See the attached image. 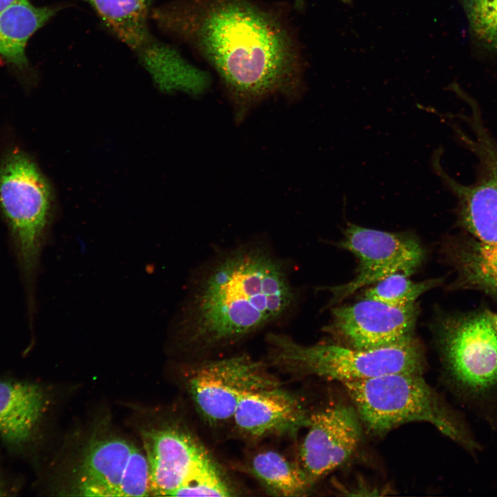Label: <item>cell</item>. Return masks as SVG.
I'll return each mask as SVG.
<instances>
[{"instance_id":"obj_1","label":"cell","mask_w":497,"mask_h":497,"mask_svg":"<svg viewBox=\"0 0 497 497\" xmlns=\"http://www.w3.org/2000/svg\"><path fill=\"white\" fill-rule=\"evenodd\" d=\"M151 19L187 43L218 74L237 119L273 95L297 97L303 61L290 28L251 0H174Z\"/></svg>"},{"instance_id":"obj_2","label":"cell","mask_w":497,"mask_h":497,"mask_svg":"<svg viewBox=\"0 0 497 497\" xmlns=\"http://www.w3.org/2000/svg\"><path fill=\"white\" fill-rule=\"evenodd\" d=\"M197 276L179 331L199 352L236 344L286 318L297 304L287 266L260 242L215 255Z\"/></svg>"},{"instance_id":"obj_3","label":"cell","mask_w":497,"mask_h":497,"mask_svg":"<svg viewBox=\"0 0 497 497\" xmlns=\"http://www.w3.org/2000/svg\"><path fill=\"white\" fill-rule=\"evenodd\" d=\"M342 383L360 421L372 432L383 433L407 422H425L473 457L482 450L467 421L421 373H394Z\"/></svg>"},{"instance_id":"obj_4","label":"cell","mask_w":497,"mask_h":497,"mask_svg":"<svg viewBox=\"0 0 497 497\" xmlns=\"http://www.w3.org/2000/svg\"><path fill=\"white\" fill-rule=\"evenodd\" d=\"M270 364L291 376H318L342 382L394 373H421L424 358L412 337L373 349L337 344L303 345L280 333L266 336Z\"/></svg>"},{"instance_id":"obj_5","label":"cell","mask_w":497,"mask_h":497,"mask_svg":"<svg viewBox=\"0 0 497 497\" xmlns=\"http://www.w3.org/2000/svg\"><path fill=\"white\" fill-rule=\"evenodd\" d=\"M437 333L445 372L456 394L497 431V335L489 310L447 317Z\"/></svg>"},{"instance_id":"obj_6","label":"cell","mask_w":497,"mask_h":497,"mask_svg":"<svg viewBox=\"0 0 497 497\" xmlns=\"http://www.w3.org/2000/svg\"><path fill=\"white\" fill-rule=\"evenodd\" d=\"M150 472V495L231 496L227 476L202 445L176 427L143 430Z\"/></svg>"},{"instance_id":"obj_7","label":"cell","mask_w":497,"mask_h":497,"mask_svg":"<svg viewBox=\"0 0 497 497\" xmlns=\"http://www.w3.org/2000/svg\"><path fill=\"white\" fill-rule=\"evenodd\" d=\"M85 1L112 33L133 50L162 91L192 94L199 88L203 70L153 35L150 0Z\"/></svg>"},{"instance_id":"obj_8","label":"cell","mask_w":497,"mask_h":497,"mask_svg":"<svg viewBox=\"0 0 497 497\" xmlns=\"http://www.w3.org/2000/svg\"><path fill=\"white\" fill-rule=\"evenodd\" d=\"M0 204L27 269L36 261L48 223L51 193L45 177L21 150H13L0 165Z\"/></svg>"},{"instance_id":"obj_9","label":"cell","mask_w":497,"mask_h":497,"mask_svg":"<svg viewBox=\"0 0 497 497\" xmlns=\"http://www.w3.org/2000/svg\"><path fill=\"white\" fill-rule=\"evenodd\" d=\"M192 370L189 392L202 417L214 427L231 422L244 393L280 386L266 363L246 354L204 360Z\"/></svg>"},{"instance_id":"obj_10","label":"cell","mask_w":497,"mask_h":497,"mask_svg":"<svg viewBox=\"0 0 497 497\" xmlns=\"http://www.w3.org/2000/svg\"><path fill=\"white\" fill-rule=\"evenodd\" d=\"M338 246L358 261L355 277L349 282L325 288L331 294L329 306L335 305L360 289L395 274L410 275L422 264L425 251L407 233H391L349 224Z\"/></svg>"},{"instance_id":"obj_11","label":"cell","mask_w":497,"mask_h":497,"mask_svg":"<svg viewBox=\"0 0 497 497\" xmlns=\"http://www.w3.org/2000/svg\"><path fill=\"white\" fill-rule=\"evenodd\" d=\"M478 128L470 143L482 166L474 183L462 185L447 175L440 166L439 150L433 154L431 165L458 199V218L463 228L480 242L497 245V144Z\"/></svg>"},{"instance_id":"obj_12","label":"cell","mask_w":497,"mask_h":497,"mask_svg":"<svg viewBox=\"0 0 497 497\" xmlns=\"http://www.w3.org/2000/svg\"><path fill=\"white\" fill-rule=\"evenodd\" d=\"M418 312L416 303L394 306L364 298L353 304L332 309L324 331L345 346L378 348L413 337Z\"/></svg>"},{"instance_id":"obj_13","label":"cell","mask_w":497,"mask_h":497,"mask_svg":"<svg viewBox=\"0 0 497 497\" xmlns=\"http://www.w3.org/2000/svg\"><path fill=\"white\" fill-rule=\"evenodd\" d=\"M307 428L297 462L313 485L354 454L361 438L360 420L355 409L333 403L311 413Z\"/></svg>"},{"instance_id":"obj_14","label":"cell","mask_w":497,"mask_h":497,"mask_svg":"<svg viewBox=\"0 0 497 497\" xmlns=\"http://www.w3.org/2000/svg\"><path fill=\"white\" fill-rule=\"evenodd\" d=\"M310 414L298 398L280 386L244 393L231 422L242 438L257 440L293 434L307 427Z\"/></svg>"},{"instance_id":"obj_15","label":"cell","mask_w":497,"mask_h":497,"mask_svg":"<svg viewBox=\"0 0 497 497\" xmlns=\"http://www.w3.org/2000/svg\"><path fill=\"white\" fill-rule=\"evenodd\" d=\"M137 448L131 442L116 437L92 441L78 467L74 491L84 496H124Z\"/></svg>"},{"instance_id":"obj_16","label":"cell","mask_w":497,"mask_h":497,"mask_svg":"<svg viewBox=\"0 0 497 497\" xmlns=\"http://www.w3.org/2000/svg\"><path fill=\"white\" fill-rule=\"evenodd\" d=\"M48 401L38 385L0 381V437L8 447L22 449L34 438Z\"/></svg>"},{"instance_id":"obj_17","label":"cell","mask_w":497,"mask_h":497,"mask_svg":"<svg viewBox=\"0 0 497 497\" xmlns=\"http://www.w3.org/2000/svg\"><path fill=\"white\" fill-rule=\"evenodd\" d=\"M443 253L456 273L451 287L480 291L497 299V245L472 237H453Z\"/></svg>"},{"instance_id":"obj_18","label":"cell","mask_w":497,"mask_h":497,"mask_svg":"<svg viewBox=\"0 0 497 497\" xmlns=\"http://www.w3.org/2000/svg\"><path fill=\"white\" fill-rule=\"evenodd\" d=\"M59 10L37 7L28 0H17L0 11V56L18 68L26 67V47L31 36Z\"/></svg>"},{"instance_id":"obj_19","label":"cell","mask_w":497,"mask_h":497,"mask_svg":"<svg viewBox=\"0 0 497 497\" xmlns=\"http://www.w3.org/2000/svg\"><path fill=\"white\" fill-rule=\"evenodd\" d=\"M249 469L266 490L275 496H302L313 485L297 462L273 450L255 454L251 459Z\"/></svg>"},{"instance_id":"obj_20","label":"cell","mask_w":497,"mask_h":497,"mask_svg":"<svg viewBox=\"0 0 497 497\" xmlns=\"http://www.w3.org/2000/svg\"><path fill=\"white\" fill-rule=\"evenodd\" d=\"M440 283L441 279L413 282L409 275L395 273L373 284L364 298L394 306H406L415 304L420 295Z\"/></svg>"},{"instance_id":"obj_21","label":"cell","mask_w":497,"mask_h":497,"mask_svg":"<svg viewBox=\"0 0 497 497\" xmlns=\"http://www.w3.org/2000/svg\"><path fill=\"white\" fill-rule=\"evenodd\" d=\"M475 37L486 47L497 50V0H459Z\"/></svg>"},{"instance_id":"obj_22","label":"cell","mask_w":497,"mask_h":497,"mask_svg":"<svg viewBox=\"0 0 497 497\" xmlns=\"http://www.w3.org/2000/svg\"><path fill=\"white\" fill-rule=\"evenodd\" d=\"M492 326L497 335V312L489 311Z\"/></svg>"},{"instance_id":"obj_23","label":"cell","mask_w":497,"mask_h":497,"mask_svg":"<svg viewBox=\"0 0 497 497\" xmlns=\"http://www.w3.org/2000/svg\"><path fill=\"white\" fill-rule=\"evenodd\" d=\"M17 0H0V11L8 7Z\"/></svg>"},{"instance_id":"obj_24","label":"cell","mask_w":497,"mask_h":497,"mask_svg":"<svg viewBox=\"0 0 497 497\" xmlns=\"http://www.w3.org/2000/svg\"><path fill=\"white\" fill-rule=\"evenodd\" d=\"M295 3L298 9H302L304 6V0H295Z\"/></svg>"},{"instance_id":"obj_25","label":"cell","mask_w":497,"mask_h":497,"mask_svg":"<svg viewBox=\"0 0 497 497\" xmlns=\"http://www.w3.org/2000/svg\"><path fill=\"white\" fill-rule=\"evenodd\" d=\"M5 494V489L2 488V486L0 485V496H4Z\"/></svg>"},{"instance_id":"obj_26","label":"cell","mask_w":497,"mask_h":497,"mask_svg":"<svg viewBox=\"0 0 497 497\" xmlns=\"http://www.w3.org/2000/svg\"><path fill=\"white\" fill-rule=\"evenodd\" d=\"M341 1L346 4H350L351 2V0H341Z\"/></svg>"}]
</instances>
